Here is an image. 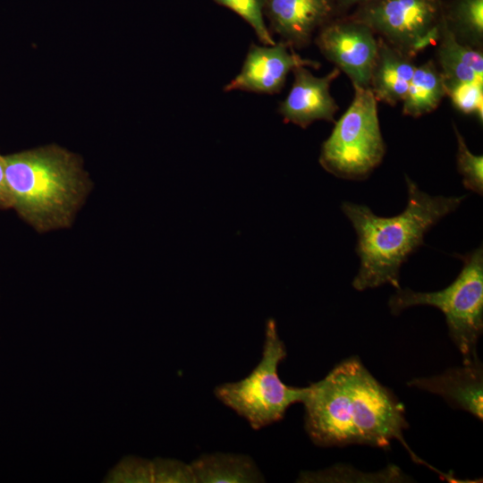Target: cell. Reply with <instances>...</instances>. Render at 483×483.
Wrapping results in <instances>:
<instances>
[{
    "label": "cell",
    "mask_w": 483,
    "mask_h": 483,
    "mask_svg": "<svg viewBox=\"0 0 483 483\" xmlns=\"http://www.w3.org/2000/svg\"><path fill=\"white\" fill-rule=\"evenodd\" d=\"M434 0H379L370 5L360 21L389 45L414 58L437 42L440 25Z\"/></svg>",
    "instance_id": "7"
},
{
    "label": "cell",
    "mask_w": 483,
    "mask_h": 483,
    "mask_svg": "<svg viewBox=\"0 0 483 483\" xmlns=\"http://www.w3.org/2000/svg\"><path fill=\"white\" fill-rule=\"evenodd\" d=\"M319 65L314 60L301 57L281 40L274 45L251 44L240 72L224 87V91L277 94L294 68L305 66L318 69Z\"/></svg>",
    "instance_id": "9"
},
{
    "label": "cell",
    "mask_w": 483,
    "mask_h": 483,
    "mask_svg": "<svg viewBox=\"0 0 483 483\" xmlns=\"http://www.w3.org/2000/svg\"><path fill=\"white\" fill-rule=\"evenodd\" d=\"M347 3L349 4H354V3H358V2H362V1H369V0H345Z\"/></svg>",
    "instance_id": "24"
},
{
    "label": "cell",
    "mask_w": 483,
    "mask_h": 483,
    "mask_svg": "<svg viewBox=\"0 0 483 483\" xmlns=\"http://www.w3.org/2000/svg\"><path fill=\"white\" fill-rule=\"evenodd\" d=\"M354 97L322 143L321 166L333 175L353 181L368 178L386 154L377 101L369 88L353 86Z\"/></svg>",
    "instance_id": "6"
},
{
    "label": "cell",
    "mask_w": 483,
    "mask_h": 483,
    "mask_svg": "<svg viewBox=\"0 0 483 483\" xmlns=\"http://www.w3.org/2000/svg\"><path fill=\"white\" fill-rule=\"evenodd\" d=\"M286 355L275 322L269 318L258 364L243 379L216 386V396L246 419L253 429L281 420L291 405L302 402L308 391V386L292 387L282 382L278 366Z\"/></svg>",
    "instance_id": "5"
},
{
    "label": "cell",
    "mask_w": 483,
    "mask_h": 483,
    "mask_svg": "<svg viewBox=\"0 0 483 483\" xmlns=\"http://www.w3.org/2000/svg\"><path fill=\"white\" fill-rule=\"evenodd\" d=\"M458 256L462 268L448 286L429 292L397 289L390 297L388 307L393 315L414 306H431L441 310L463 364H470L479 360L477 344L483 332L482 246Z\"/></svg>",
    "instance_id": "4"
},
{
    "label": "cell",
    "mask_w": 483,
    "mask_h": 483,
    "mask_svg": "<svg viewBox=\"0 0 483 483\" xmlns=\"http://www.w3.org/2000/svg\"><path fill=\"white\" fill-rule=\"evenodd\" d=\"M243 19L264 45H274L272 34L266 24L264 0H214Z\"/></svg>",
    "instance_id": "19"
},
{
    "label": "cell",
    "mask_w": 483,
    "mask_h": 483,
    "mask_svg": "<svg viewBox=\"0 0 483 483\" xmlns=\"http://www.w3.org/2000/svg\"><path fill=\"white\" fill-rule=\"evenodd\" d=\"M153 482L194 483L195 477L191 464L174 459L152 460Z\"/></svg>",
    "instance_id": "22"
},
{
    "label": "cell",
    "mask_w": 483,
    "mask_h": 483,
    "mask_svg": "<svg viewBox=\"0 0 483 483\" xmlns=\"http://www.w3.org/2000/svg\"><path fill=\"white\" fill-rule=\"evenodd\" d=\"M108 482H153L152 461L125 457L106 477Z\"/></svg>",
    "instance_id": "21"
},
{
    "label": "cell",
    "mask_w": 483,
    "mask_h": 483,
    "mask_svg": "<svg viewBox=\"0 0 483 483\" xmlns=\"http://www.w3.org/2000/svg\"><path fill=\"white\" fill-rule=\"evenodd\" d=\"M437 62L445 85L477 81L483 83V55L478 48L461 43L449 27L440 25Z\"/></svg>",
    "instance_id": "14"
},
{
    "label": "cell",
    "mask_w": 483,
    "mask_h": 483,
    "mask_svg": "<svg viewBox=\"0 0 483 483\" xmlns=\"http://www.w3.org/2000/svg\"><path fill=\"white\" fill-rule=\"evenodd\" d=\"M369 89L377 101L395 106L402 101L416 65L413 57L389 45L381 38Z\"/></svg>",
    "instance_id": "13"
},
{
    "label": "cell",
    "mask_w": 483,
    "mask_h": 483,
    "mask_svg": "<svg viewBox=\"0 0 483 483\" xmlns=\"http://www.w3.org/2000/svg\"><path fill=\"white\" fill-rule=\"evenodd\" d=\"M315 43L352 86L369 88L378 42L368 25L361 21L328 25L321 29Z\"/></svg>",
    "instance_id": "8"
},
{
    "label": "cell",
    "mask_w": 483,
    "mask_h": 483,
    "mask_svg": "<svg viewBox=\"0 0 483 483\" xmlns=\"http://www.w3.org/2000/svg\"><path fill=\"white\" fill-rule=\"evenodd\" d=\"M407 204L404 210L391 217L377 216L368 206L344 201L342 210L352 225L356 235L358 273L352 285L357 291L391 284L400 285L403 263L424 244L426 233L443 217L454 212L466 195L432 196L421 191L405 175Z\"/></svg>",
    "instance_id": "2"
},
{
    "label": "cell",
    "mask_w": 483,
    "mask_h": 483,
    "mask_svg": "<svg viewBox=\"0 0 483 483\" xmlns=\"http://www.w3.org/2000/svg\"><path fill=\"white\" fill-rule=\"evenodd\" d=\"M195 482L246 483L261 482L264 478L252 461L243 454H204L191 463Z\"/></svg>",
    "instance_id": "15"
},
{
    "label": "cell",
    "mask_w": 483,
    "mask_h": 483,
    "mask_svg": "<svg viewBox=\"0 0 483 483\" xmlns=\"http://www.w3.org/2000/svg\"><path fill=\"white\" fill-rule=\"evenodd\" d=\"M331 6L328 0H264V14L270 32L294 48L307 47L324 23Z\"/></svg>",
    "instance_id": "11"
},
{
    "label": "cell",
    "mask_w": 483,
    "mask_h": 483,
    "mask_svg": "<svg viewBox=\"0 0 483 483\" xmlns=\"http://www.w3.org/2000/svg\"><path fill=\"white\" fill-rule=\"evenodd\" d=\"M458 12L459 35L455 38L479 49L483 40V0H463Z\"/></svg>",
    "instance_id": "17"
},
{
    "label": "cell",
    "mask_w": 483,
    "mask_h": 483,
    "mask_svg": "<svg viewBox=\"0 0 483 483\" xmlns=\"http://www.w3.org/2000/svg\"><path fill=\"white\" fill-rule=\"evenodd\" d=\"M12 208V199L5 178L4 157L0 155V208Z\"/></svg>",
    "instance_id": "23"
},
{
    "label": "cell",
    "mask_w": 483,
    "mask_h": 483,
    "mask_svg": "<svg viewBox=\"0 0 483 483\" xmlns=\"http://www.w3.org/2000/svg\"><path fill=\"white\" fill-rule=\"evenodd\" d=\"M407 385L438 394L452 407L483 419V369L479 360L437 376L413 378Z\"/></svg>",
    "instance_id": "12"
},
{
    "label": "cell",
    "mask_w": 483,
    "mask_h": 483,
    "mask_svg": "<svg viewBox=\"0 0 483 483\" xmlns=\"http://www.w3.org/2000/svg\"><path fill=\"white\" fill-rule=\"evenodd\" d=\"M455 108L466 114L483 120V83L477 81L457 82L445 85Z\"/></svg>",
    "instance_id": "20"
},
{
    "label": "cell",
    "mask_w": 483,
    "mask_h": 483,
    "mask_svg": "<svg viewBox=\"0 0 483 483\" xmlns=\"http://www.w3.org/2000/svg\"><path fill=\"white\" fill-rule=\"evenodd\" d=\"M12 208L38 232L66 228L89 192L73 154L43 147L4 157Z\"/></svg>",
    "instance_id": "3"
},
{
    "label": "cell",
    "mask_w": 483,
    "mask_h": 483,
    "mask_svg": "<svg viewBox=\"0 0 483 483\" xmlns=\"http://www.w3.org/2000/svg\"><path fill=\"white\" fill-rule=\"evenodd\" d=\"M446 96L439 69L432 60L416 66L402 100V114L419 117L434 111Z\"/></svg>",
    "instance_id": "16"
},
{
    "label": "cell",
    "mask_w": 483,
    "mask_h": 483,
    "mask_svg": "<svg viewBox=\"0 0 483 483\" xmlns=\"http://www.w3.org/2000/svg\"><path fill=\"white\" fill-rule=\"evenodd\" d=\"M302 403L305 429L318 445L386 448L396 439L414 462L423 463L403 438L409 425L402 403L359 357L343 360L324 378L309 386Z\"/></svg>",
    "instance_id": "1"
},
{
    "label": "cell",
    "mask_w": 483,
    "mask_h": 483,
    "mask_svg": "<svg viewBox=\"0 0 483 483\" xmlns=\"http://www.w3.org/2000/svg\"><path fill=\"white\" fill-rule=\"evenodd\" d=\"M453 127L457 140V170L462 177V184L467 190L481 196L483 194V157L471 153L455 123H453Z\"/></svg>",
    "instance_id": "18"
},
{
    "label": "cell",
    "mask_w": 483,
    "mask_h": 483,
    "mask_svg": "<svg viewBox=\"0 0 483 483\" xmlns=\"http://www.w3.org/2000/svg\"><path fill=\"white\" fill-rule=\"evenodd\" d=\"M292 72V88L277 109L284 122L304 129L316 121L335 122L338 106L330 94V86L340 70L335 67L323 77L313 75L305 66L296 67Z\"/></svg>",
    "instance_id": "10"
}]
</instances>
